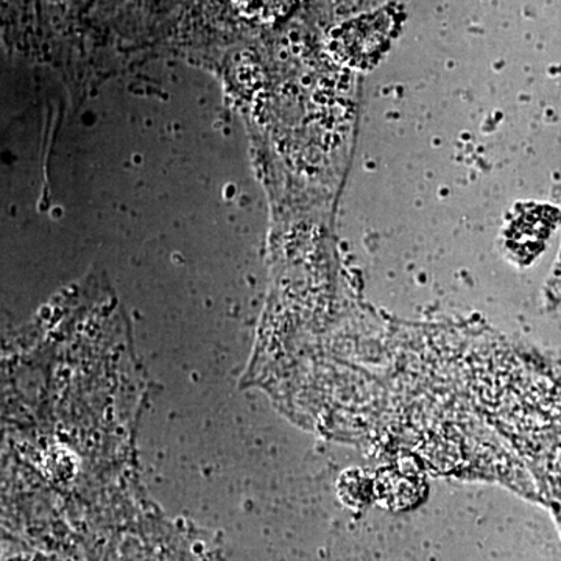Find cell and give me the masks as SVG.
<instances>
[{
    "label": "cell",
    "instance_id": "cell-1",
    "mask_svg": "<svg viewBox=\"0 0 561 561\" xmlns=\"http://www.w3.org/2000/svg\"><path fill=\"white\" fill-rule=\"evenodd\" d=\"M291 2L294 0H234L236 5L245 16L260 18V20H273L286 13Z\"/></svg>",
    "mask_w": 561,
    "mask_h": 561
}]
</instances>
